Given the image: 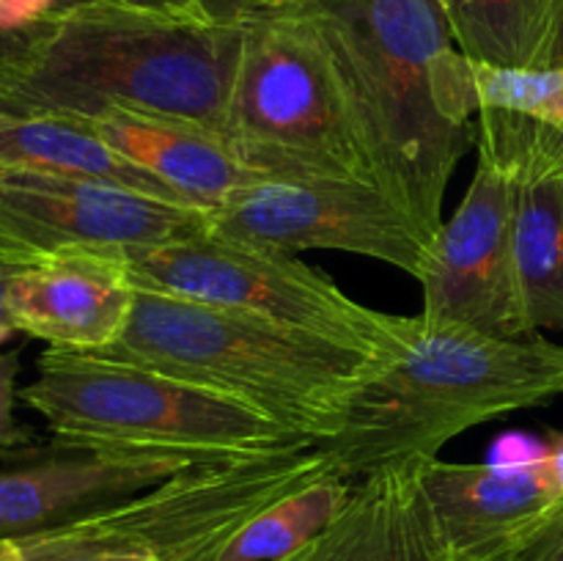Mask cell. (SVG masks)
I'll return each instance as SVG.
<instances>
[{
  "instance_id": "1",
  "label": "cell",
  "mask_w": 563,
  "mask_h": 561,
  "mask_svg": "<svg viewBox=\"0 0 563 561\" xmlns=\"http://www.w3.org/2000/svg\"><path fill=\"white\" fill-rule=\"evenodd\" d=\"M368 179L434 242L451 174L476 138L471 58L438 0H311Z\"/></svg>"
},
{
  "instance_id": "2",
  "label": "cell",
  "mask_w": 563,
  "mask_h": 561,
  "mask_svg": "<svg viewBox=\"0 0 563 561\" xmlns=\"http://www.w3.org/2000/svg\"><path fill=\"white\" fill-rule=\"evenodd\" d=\"M245 28L124 0H75L33 25L5 82L27 113L82 119L108 105L229 130Z\"/></svg>"
},
{
  "instance_id": "3",
  "label": "cell",
  "mask_w": 563,
  "mask_h": 561,
  "mask_svg": "<svg viewBox=\"0 0 563 561\" xmlns=\"http://www.w3.org/2000/svg\"><path fill=\"white\" fill-rule=\"evenodd\" d=\"M559 396L563 344L410 317L399 355L374 369L319 449L346 479L421 465L467 429Z\"/></svg>"
},
{
  "instance_id": "4",
  "label": "cell",
  "mask_w": 563,
  "mask_h": 561,
  "mask_svg": "<svg viewBox=\"0 0 563 561\" xmlns=\"http://www.w3.org/2000/svg\"><path fill=\"white\" fill-rule=\"evenodd\" d=\"M97 355L218 391L313 443L339 432L352 396L385 363L368 352L146 286H135L124 336Z\"/></svg>"
},
{
  "instance_id": "5",
  "label": "cell",
  "mask_w": 563,
  "mask_h": 561,
  "mask_svg": "<svg viewBox=\"0 0 563 561\" xmlns=\"http://www.w3.org/2000/svg\"><path fill=\"white\" fill-rule=\"evenodd\" d=\"M36 366L20 399L66 449L234 460L308 440L231 396L141 363L49 346Z\"/></svg>"
},
{
  "instance_id": "6",
  "label": "cell",
  "mask_w": 563,
  "mask_h": 561,
  "mask_svg": "<svg viewBox=\"0 0 563 561\" xmlns=\"http://www.w3.org/2000/svg\"><path fill=\"white\" fill-rule=\"evenodd\" d=\"M225 135L269 179L372 182L339 72L300 14L245 25Z\"/></svg>"
},
{
  "instance_id": "7",
  "label": "cell",
  "mask_w": 563,
  "mask_h": 561,
  "mask_svg": "<svg viewBox=\"0 0 563 561\" xmlns=\"http://www.w3.org/2000/svg\"><path fill=\"white\" fill-rule=\"evenodd\" d=\"M124 258L135 286L247 314L383 361L405 346L410 317L374 311L291 253L214 234L209 223L181 240L126 251Z\"/></svg>"
},
{
  "instance_id": "8",
  "label": "cell",
  "mask_w": 563,
  "mask_h": 561,
  "mask_svg": "<svg viewBox=\"0 0 563 561\" xmlns=\"http://www.w3.org/2000/svg\"><path fill=\"white\" fill-rule=\"evenodd\" d=\"M330 471L333 462L311 440L269 454L196 462L132 498L20 542L185 561L223 544L264 506Z\"/></svg>"
},
{
  "instance_id": "9",
  "label": "cell",
  "mask_w": 563,
  "mask_h": 561,
  "mask_svg": "<svg viewBox=\"0 0 563 561\" xmlns=\"http://www.w3.org/2000/svg\"><path fill=\"white\" fill-rule=\"evenodd\" d=\"M209 229L275 251H344L421 280L432 240L377 185L361 179H264L209 212Z\"/></svg>"
},
{
  "instance_id": "10",
  "label": "cell",
  "mask_w": 563,
  "mask_h": 561,
  "mask_svg": "<svg viewBox=\"0 0 563 561\" xmlns=\"http://www.w3.org/2000/svg\"><path fill=\"white\" fill-rule=\"evenodd\" d=\"M517 176L478 148L465 198L443 220L421 275L429 322L528 339L515 258Z\"/></svg>"
},
{
  "instance_id": "11",
  "label": "cell",
  "mask_w": 563,
  "mask_h": 561,
  "mask_svg": "<svg viewBox=\"0 0 563 561\" xmlns=\"http://www.w3.org/2000/svg\"><path fill=\"white\" fill-rule=\"evenodd\" d=\"M209 223L203 209L75 176L0 170V253L38 262L75 251H135Z\"/></svg>"
},
{
  "instance_id": "12",
  "label": "cell",
  "mask_w": 563,
  "mask_h": 561,
  "mask_svg": "<svg viewBox=\"0 0 563 561\" xmlns=\"http://www.w3.org/2000/svg\"><path fill=\"white\" fill-rule=\"evenodd\" d=\"M421 482L449 561L563 559V490L548 454L528 465L438 457Z\"/></svg>"
},
{
  "instance_id": "13",
  "label": "cell",
  "mask_w": 563,
  "mask_h": 561,
  "mask_svg": "<svg viewBox=\"0 0 563 561\" xmlns=\"http://www.w3.org/2000/svg\"><path fill=\"white\" fill-rule=\"evenodd\" d=\"M60 449V454L38 457L0 473V542H20L64 528L196 462H207L157 451Z\"/></svg>"
},
{
  "instance_id": "14",
  "label": "cell",
  "mask_w": 563,
  "mask_h": 561,
  "mask_svg": "<svg viewBox=\"0 0 563 561\" xmlns=\"http://www.w3.org/2000/svg\"><path fill=\"white\" fill-rule=\"evenodd\" d=\"M16 333L53 350L104 352L124 336L135 306V280L124 251H75L31 262L9 286Z\"/></svg>"
},
{
  "instance_id": "15",
  "label": "cell",
  "mask_w": 563,
  "mask_h": 561,
  "mask_svg": "<svg viewBox=\"0 0 563 561\" xmlns=\"http://www.w3.org/2000/svg\"><path fill=\"white\" fill-rule=\"evenodd\" d=\"M80 121L192 209L212 212L245 187L269 179L242 160L229 135L196 121L121 105L93 110Z\"/></svg>"
},
{
  "instance_id": "16",
  "label": "cell",
  "mask_w": 563,
  "mask_h": 561,
  "mask_svg": "<svg viewBox=\"0 0 563 561\" xmlns=\"http://www.w3.org/2000/svg\"><path fill=\"white\" fill-rule=\"evenodd\" d=\"M421 465H388L361 476L335 520L286 561H449Z\"/></svg>"
},
{
  "instance_id": "17",
  "label": "cell",
  "mask_w": 563,
  "mask_h": 561,
  "mask_svg": "<svg viewBox=\"0 0 563 561\" xmlns=\"http://www.w3.org/2000/svg\"><path fill=\"white\" fill-rule=\"evenodd\" d=\"M0 170L93 179L187 207L157 176L121 157L86 121L71 116L25 113L0 119Z\"/></svg>"
},
{
  "instance_id": "18",
  "label": "cell",
  "mask_w": 563,
  "mask_h": 561,
  "mask_svg": "<svg viewBox=\"0 0 563 561\" xmlns=\"http://www.w3.org/2000/svg\"><path fill=\"white\" fill-rule=\"evenodd\" d=\"M515 258L528 333L563 330V174H517Z\"/></svg>"
},
{
  "instance_id": "19",
  "label": "cell",
  "mask_w": 563,
  "mask_h": 561,
  "mask_svg": "<svg viewBox=\"0 0 563 561\" xmlns=\"http://www.w3.org/2000/svg\"><path fill=\"white\" fill-rule=\"evenodd\" d=\"M352 479L330 471L273 501L236 528L214 561H286L335 520L352 495Z\"/></svg>"
},
{
  "instance_id": "20",
  "label": "cell",
  "mask_w": 563,
  "mask_h": 561,
  "mask_svg": "<svg viewBox=\"0 0 563 561\" xmlns=\"http://www.w3.org/2000/svg\"><path fill=\"white\" fill-rule=\"evenodd\" d=\"M561 0H471L454 22L467 58L498 66H555Z\"/></svg>"
},
{
  "instance_id": "21",
  "label": "cell",
  "mask_w": 563,
  "mask_h": 561,
  "mask_svg": "<svg viewBox=\"0 0 563 561\" xmlns=\"http://www.w3.org/2000/svg\"><path fill=\"white\" fill-rule=\"evenodd\" d=\"M478 110H500L563 132V66H498L471 58Z\"/></svg>"
},
{
  "instance_id": "22",
  "label": "cell",
  "mask_w": 563,
  "mask_h": 561,
  "mask_svg": "<svg viewBox=\"0 0 563 561\" xmlns=\"http://www.w3.org/2000/svg\"><path fill=\"white\" fill-rule=\"evenodd\" d=\"M308 3L311 0H192L198 16L229 28H245L251 22L286 16Z\"/></svg>"
},
{
  "instance_id": "23",
  "label": "cell",
  "mask_w": 563,
  "mask_h": 561,
  "mask_svg": "<svg viewBox=\"0 0 563 561\" xmlns=\"http://www.w3.org/2000/svg\"><path fill=\"white\" fill-rule=\"evenodd\" d=\"M16 374H20V352H0V454L27 443V429L16 421Z\"/></svg>"
},
{
  "instance_id": "24",
  "label": "cell",
  "mask_w": 563,
  "mask_h": 561,
  "mask_svg": "<svg viewBox=\"0 0 563 561\" xmlns=\"http://www.w3.org/2000/svg\"><path fill=\"white\" fill-rule=\"evenodd\" d=\"M69 3L71 0H0V31H27Z\"/></svg>"
},
{
  "instance_id": "25",
  "label": "cell",
  "mask_w": 563,
  "mask_h": 561,
  "mask_svg": "<svg viewBox=\"0 0 563 561\" xmlns=\"http://www.w3.org/2000/svg\"><path fill=\"white\" fill-rule=\"evenodd\" d=\"M16 561H154L137 553H108V550H55L31 542H14Z\"/></svg>"
},
{
  "instance_id": "26",
  "label": "cell",
  "mask_w": 563,
  "mask_h": 561,
  "mask_svg": "<svg viewBox=\"0 0 563 561\" xmlns=\"http://www.w3.org/2000/svg\"><path fill=\"white\" fill-rule=\"evenodd\" d=\"M27 264H31V262H25V258L5 256V253H0V344H5V341H9L11 336L16 333L14 322H11V317H9V306H5V297H9L11 280H14L16 275H20L22 270L27 267Z\"/></svg>"
},
{
  "instance_id": "27",
  "label": "cell",
  "mask_w": 563,
  "mask_h": 561,
  "mask_svg": "<svg viewBox=\"0 0 563 561\" xmlns=\"http://www.w3.org/2000/svg\"><path fill=\"white\" fill-rule=\"evenodd\" d=\"M31 31H16V33H5L0 31V86L5 82V77L14 72V66L20 64L22 53L27 50V42H31Z\"/></svg>"
},
{
  "instance_id": "28",
  "label": "cell",
  "mask_w": 563,
  "mask_h": 561,
  "mask_svg": "<svg viewBox=\"0 0 563 561\" xmlns=\"http://www.w3.org/2000/svg\"><path fill=\"white\" fill-rule=\"evenodd\" d=\"M130 6H143V9H157V11H170V14H196V6L192 0H124Z\"/></svg>"
},
{
  "instance_id": "29",
  "label": "cell",
  "mask_w": 563,
  "mask_h": 561,
  "mask_svg": "<svg viewBox=\"0 0 563 561\" xmlns=\"http://www.w3.org/2000/svg\"><path fill=\"white\" fill-rule=\"evenodd\" d=\"M438 3L443 6V11H445V14H449V22H451V25H454V22L460 20L462 11L467 9V3H471V0H438Z\"/></svg>"
},
{
  "instance_id": "30",
  "label": "cell",
  "mask_w": 563,
  "mask_h": 561,
  "mask_svg": "<svg viewBox=\"0 0 563 561\" xmlns=\"http://www.w3.org/2000/svg\"><path fill=\"white\" fill-rule=\"evenodd\" d=\"M27 110H22V108H16L14 102H9V99L3 97V94H0V119H5V116H25Z\"/></svg>"
},
{
  "instance_id": "31",
  "label": "cell",
  "mask_w": 563,
  "mask_h": 561,
  "mask_svg": "<svg viewBox=\"0 0 563 561\" xmlns=\"http://www.w3.org/2000/svg\"><path fill=\"white\" fill-rule=\"evenodd\" d=\"M223 544H218V548L203 550V553H198V556H190V559H185V561H214V559H218V553H220V548H223Z\"/></svg>"
},
{
  "instance_id": "32",
  "label": "cell",
  "mask_w": 563,
  "mask_h": 561,
  "mask_svg": "<svg viewBox=\"0 0 563 561\" xmlns=\"http://www.w3.org/2000/svg\"><path fill=\"white\" fill-rule=\"evenodd\" d=\"M14 556V542H0V561L11 559Z\"/></svg>"
},
{
  "instance_id": "33",
  "label": "cell",
  "mask_w": 563,
  "mask_h": 561,
  "mask_svg": "<svg viewBox=\"0 0 563 561\" xmlns=\"http://www.w3.org/2000/svg\"><path fill=\"white\" fill-rule=\"evenodd\" d=\"M3 561H16V550H14V556H11V559H3Z\"/></svg>"
},
{
  "instance_id": "34",
  "label": "cell",
  "mask_w": 563,
  "mask_h": 561,
  "mask_svg": "<svg viewBox=\"0 0 563 561\" xmlns=\"http://www.w3.org/2000/svg\"><path fill=\"white\" fill-rule=\"evenodd\" d=\"M561 561H563V559H561Z\"/></svg>"
}]
</instances>
